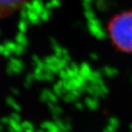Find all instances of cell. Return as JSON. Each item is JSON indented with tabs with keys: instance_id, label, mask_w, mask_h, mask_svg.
Returning <instances> with one entry per match:
<instances>
[{
	"instance_id": "1",
	"label": "cell",
	"mask_w": 132,
	"mask_h": 132,
	"mask_svg": "<svg viewBox=\"0 0 132 132\" xmlns=\"http://www.w3.org/2000/svg\"><path fill=\"white\" fill-rule=\"evenodd\" d=\"M111 43L121 52L132 53V11L116 14L108 23Z\"/></svg>"
},
{
	"instance_id": "2",
	"label": "cell",
	"mask_w": 132,
	"mask_h": 132,
	"mask_svg": "<svg viewBox=\"0 0 132 132\" xmlns=\"http://www.w3.org/2000/svg\"><path fill=\"white\" fill-rule=\"evenodd\" d=\"M29 0H0V18L14 13Z\"/></svg>"
}]
</instances>
